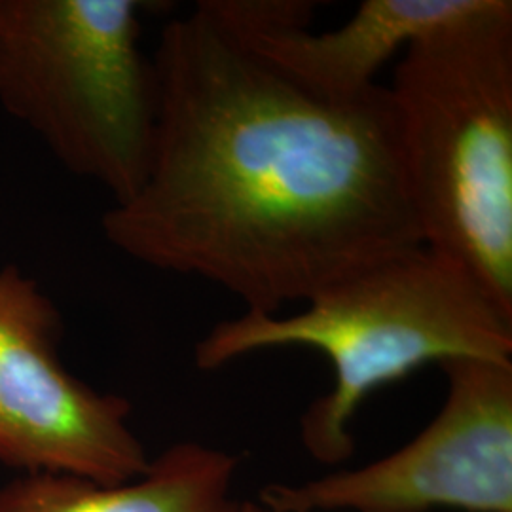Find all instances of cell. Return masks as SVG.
Segmentation results:
<instances>
[{
	"label": "cell",
	"mask_w": 512,
	"mask_h": 512,
	"mask_svg": "<svg viewBox=\"0 0 512 512\" xmlns=\"http://www.w3.org/2000/svg\"><path fill=\"white\" fill-rule=\"evenodd\" d=\"M300 313L245 311L196 344V365L217 370L275 348L321 351L334 370L329 393L300 420L311 458L340 465L353 456L351 423L366 397L429 363L512 361V317L448 258L418 247L387 256L306 300Z\"/></svg>",
	"instance_id": "7a4b0ae2"
},
{
	"label": "cell",
	"mask_w": 512,
	"mask_h": 512,
	"mask_svg": "<svg viewBox=\"0 0 512 512\" xmlns=\"http://www.w3.org/2000/svg\"><path fill=\"white\" fill-rule=\"evenodd\" d=\"M387 90L423 247L512 317V2L410 42Z\"/></svg>",
	"instance_id": "3957f363"
},
{
	"label": "cell",
	"mask_w": 512,
	"mask_h": 512,
	"mask_svg": "<svg viewBox=\"0 0 512 512\" xmlns=\"http://www.w3.org/2000/svg\"><path fill=\"white\" fill-rule=\"evenodd\" d=\"M59 315L16 266L0 270V463L124 484L150 467L131 404L73 376L57 355Z\"/></svg>",
	"instance_id": "8992f818"
},
{
	"label": "cell",
	"mask_w": 512,
	"mask_h": 512,
	"mask_svg": "<svg viewBox=\"0 0 512 512\" xmlns=\"http://www.w3.org/2000/svg\"><path fill=\"white\" fill-rule=\"evenodd\" d=\"M239 512H277L272 511V509H268L266 505H262V503H258L256 499H251V501H241V505H239Z\"/></svg>",
	"instance_id": "9c48e42d"
},
{
	"label": "cell",
	"mask_w": 512,
	"mask_h": 512,
	"mask_svg": "<svg viewBox=\"0 0 512 512\" xmlns=\"http://www.w3.org/2000/svg\"><path fill=\"white\" fill-rule=\"evenodd\" d=\"M133 0H0V105L114 203L145 181L154 74Z\"/></svg>",
	"instance_id": "277c9868"
},
{
	"label": "cell",
	"mask_w": 512,
	"mask_h": 512,
	"mask_svg": "<svg viewBox=\"0 0 512 512\" xmlns=\"http://www.w3.org/2000/svg\"><path fill=\"white\" fill-rule=\"evenodd\" d=\"M253 50L311 92L349 99L374 88L385 61L410 42L465 18L482 0H365L342 27L311 33L313 4L213 0Z\"/></svg>",
	"instance_id": "52a82bcc"
},
{
	"label": "cell",
	"mask_w": 512,
	"mask_h": 512,
	"mask_svg": "<svg viewBox=\"0 0 512 512\" xmlns=\"http://www.w3.org/2000/svg\"><path fill=\"white\" fill-rule=\"evenodd\" d=\"M147 177L101 220L110 245L277 313L423 247L387 86L336 99L253 50L213 0L165 25Z\"/></svg>",
	"instance_id": "6da1fadb"
},
{
	"label": "cell",
	"mask_w": 512,
	"mask_h": 512,
	"mask_svg": "<svg viewBox=\"0 0 512 512\" xmlns=\"http://www.w3.org/2000/svg\"><path fill=\"white\" fill-rule=\"evenodd\" d=\"M238 469V456L222 448L181 442L124 484L52 473L21 476L0 488V512H239Z\"/></svg>",
	"instance_id": "ba28073f"
},
{
	"label": "cell",
	"mask_w": 512,
	"mask_h": 512,
	"mask_svg": "<svg viewBox=\"0 0 512 512\" xmlns=\"http://www.w3.org/2000/svg\"><path fill=\"white\" fill-rule=\"evenodd\" d=\"M439 414L385 458L304 482H274L277 512H512V361L440 363Z\"/></svg>",
	"instance_id": "5b68a950"
}]
</instances>
